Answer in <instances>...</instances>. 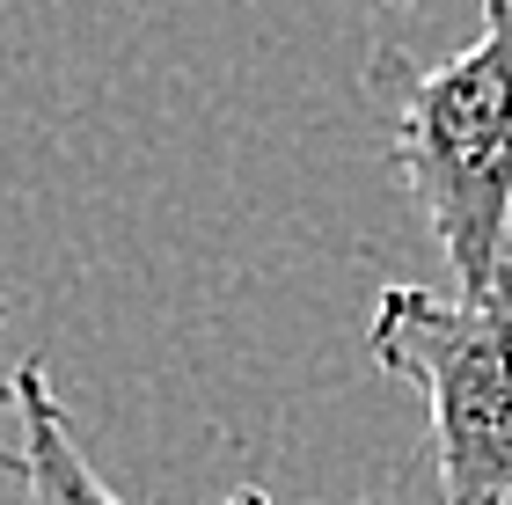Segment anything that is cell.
I'll return each instance as SVG.
<instances>
[{
  "instance_id": "obj_5",
  "label": "cell",
  "mask_w": 512,
  "mask_h": 505,
  "mask_svg": "<svg viewBox=\"0 0 512 505\" xmlns=\"http://www.w3.org/2000/svg\"><path fill=\"white\" fill-rule=\"evenodd\" d=\"M505 8H512V0H483V15H505Z\"/></svg>"
},
{
  "instance_id": "obj_6",
  "label": "cell",
  "mask_w": 512,
  "mask_h": 505,
  "mask_svg": "<svg viewBox=\"0 0 512 505\" xmlns=\"http://www.w3.org/2000/svg\"><path fill=\"white\" fill-rule=\"evenodd\" d=\"M388 8H410V0H388Z\"/></svg>"
},
{
  "instance_id": "obj_2",
  "label": "cell",
  "mask_w": 512,
  "mask_h": 505,
  "mask_svg": "<svg viewBox=\"0 0 512 505\" xmlns=\"http://www.w3.org/2000/svg\"><path fill=\"white\" fill-rule=\"evenodd\" d=\"M366 352L425 403L439 505H512V264L483 293L381 286Z\"/></svg>"
},
{
  "instance_id": "obj_3",
  "label": "cell",
  "mask_w": 512,
  "mask_h": 505,
  "mask_svg": "<svg viewBox=\"0 0 512 505\" xmlns=\"http://www.w3.org/2000/svg\"><path fill=\"white\" fill-rule=\"evenodd\" d=\"M8 403H15V447H22V491H30V505H125L96 469H88V454L74 440V418H66V403L52 396L44 359L15 366ZM220 505H271V498L249 484V491L220 498Z\"/></svg>"
},
{
  "instance_id": "obj_4",
  "label": "cell",
  "mask_w": 512,
  "mask_h": 505,
  "mask_svg": "<svg viewBox=\"0 0 512 505\" xmlns=\"http://www.w3.org/2000/svg\"><path fill=\"white\" fill-rule=\"evenodd\" d=\"M0 344H8V301H0ZM8 396V388H0ZM0 476H22V447H0Z\"/></svg>"
},
{
  "instance_id": "obj_1",
  "label": "cell",
  "mask_w": 512,
  "mask_h": 505,
  "mask_svg": "<svg viewBox=\"0 0 512 505\" xmlns=\"http://www.w3.org/2000/svg\"><path fill=\"white\" fill-rule=\"evenodd\" d=\"M374 81L395 96L388 162L454 271V293H483L512 264V8L483 15V37L439 66L381 52Z\"/></svg>"
}]
</instances>
